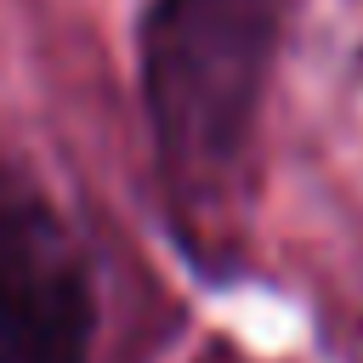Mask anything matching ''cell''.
Here are the masks:
<instances>
[{"instance_id":"1","label":"cell","mask_w":363,"mask_h":363,"mask_svg":"<svg viewBox=\"0 0 363 363\" xmlns=\"http://www.w3.org/2000/svg\"><path fill=\"white\" fill-rule=\"evenodd\" d=\"M284 0H147L142 108L176 199L204 204L244 159L278 57Z\"/></svg>"},{"instance_id":"2","label":"cell","mask_w":363,"mask_h":363,"mask_svg":"<svg viewBox=\"0 0 363 363\" xmlns=\"http://www.w3.org/2000/svg\"><path fill=\"white\" fill-rule=\"evenodd\" d=\"M96 289L45 187L0 159V363H91Z\"/></svg>"}]
</instances>
